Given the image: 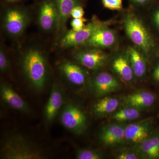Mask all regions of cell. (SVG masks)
I'll list each match as a JSON object with an SVG mask.
<instances>
[{
  "label": "cell",
  "mask_w": 159,
  "mask_h": 159,
  "mask_svg": "<svg viewBox=\"0 0 159 159\" xmlns=\"http://www.w3.org/2000/svg\"><path fill=\"white\" fill-rule=\"evenodd\" d=\"M113 70L126 82L133 79L134 73L127 54H120L115 58L112 64Z\"/></svg>",
  "instance_id": "cell-17"
},
{
  "label": "cell",
  "mask_w": 159,
  "mask_h": 159,
  "mask_svg": "<svg viewBox=\"0 0 159 159\" xmlns=\"http://www.w3.org/2000/svg\"><path fill=\"white\" fill-rule=\"evenodd\" d=\"M87 20L84 18H73L71 21L72 30L75 31H79L85 27L86 22Z\"/></svg>",
  "instance_id": "cell-26"
},
{
  "label": "cell",
  "mask_w": 159,
  "mask_h": 159,
  "mask_svg": "<svg viewBox=\"0 0 159 159\" xmlns=\"http://www.w3.org/2000/svg\"><path fill=\"white\" fill-rule=\"evenodd\" d=\"M140 50L134 47H129L126 54L133 70L134 75L142 78L145 75L147 70L146 62Z\"/></svg>",
  "instance_id": "cell-16"
},
{
  "label": "cell",
  "mask_w": 159,
  "mask_h": 159,
  "mask_svg": "<svg viewBox=\"0 0 159 159\" xmlns=\"http://www.w3.org/2000/svg\"><path fill=\"white\" fill-rule=\"evenodd\" d=\"M38 23L46 31L57 29L59 15L54 0H41L39 6Z\"/></svg>",
  "instance_id": "cell-7"
},
{
  "label": "cell",
  "mask_w": 159,
  "mask_h": 159,
  "mask_svg": "<svg viewBox=\"0 0 159 159\" xmlns=\"http://www.w3.org/2000/svg\"><path fill=\"white\" fill-rule=\"evenodd\" d=\"M140 116V111L138 108L129 107L116 112L113 116V119L119 122H125L135 120Z\"/></svg>",
  "instance_id": "cell-22"
},
{
  "label": "cell",
  "mask_w": 159,
  "mask_h": 159,
  "mask_svg": "<svg viewBox=\"0 0 159 159\" xmlns=\"http://www.w3.org/2000/svg\"><path fill=\"white\" fill-rule=\"evenodd\" d=\"M133 6L138 7H147L153 2L154 0H129Z\"/></svg>",
  "instance_id": "cell-28"
},
{
  "label": "cell",
  "mask_w": 159,
  "mask_h": 159,
  "mask_svg": "<svg viewBox=\"0 0 159 159\" xmlns=\"http://www.w3.org/2000/svg\"><path fill=\"white\" fill-rule=\"evenodd\" d=\"M155 100V96L152 93L142 91L128 95L125 98V102L129 107L137 108H145L152 106Z\"/></svg>",
  "instance_id": "cell-18"
},
{
  "label": "cell",
  "mask_w": 159,
  "mask_h": 159,
  "mask_svg": "<svg viewBox=\"0 0 159 159\" xmlns=\"http://www.w3.org/2000/svg\"><path fill=\"white\" fill-rule=\"evenodd\" d=\"M84 15V11L83 6L79 5L74 7L71 11L70 16L73 18H82Z\"/></svg>",
  "instance_id": "cell-27"
},
{
  "label": "cell",
  "mask_w": 159,
  "mask_h": 159,
  "mask_svg": "<svg viewBox=\"0 0 159 159\" xmlns=\"http://www.w3.org/2000/svg\"><path fill=\"white\" fill-rule=\"evenodd\" d=\"M104 8L111 10H121L123 6V0H101Z\"/></svg>",
  "instance_id": "cell-24"
},
{
  "label": "cell",
  "mask_w": 159,
  "mask_h": 159,
  "mask_svg": "<svg viewBox=\"0 0 159 159\" xmlns=\"http://www.w3.org/2000/svg\"><path fill=\"white\" fill-rule=\"evenodd\" d=\"M124 20L125 33L136 47L143 53L150 54L155 48L151 34L143 21L133 13H129Z\"/></svg>",
  "instance_id": "cell-3"
},
{
  "label": "cell",
  "mask_w": 159,
  "mask_h": 159,
  "mask_svg": "<svg viewBox=\"0 0 159 159\" xmlns=\"http://www.w3.org/2000/svg\"><path fill=\"white\" fill-rule=\"evenodd\" d=\"M143 153L150 159H159V134L148 137L141 143Z\"/></svg>",
  "instance_id": "cell-21"
},
{
  "label": "cell",
  "mask_w": 159,
  "mask_h": 159,
  "mask_svg": "<svg viewBox=\"0 0 159 159\" xmlns=\"http://www.w3.org/2000/svg\"><path fill=\"white\" fill-rule=\"evenodd\" d=\"M109 22L102 21L94 16L83 29L79 31L70 30L61 41V47L64 48L83 44L97 30L104 26H107Z\"/></svg>",
  "instance_id": "cell-6"
},
{
  "label": "cell",
  "mask_w": 159,
  "mask_h": 159,
  "mask_svg": "<svg viewBox=\"0 0 159 159\" xmlns=\"http://www.w3.org/2000/svg\"><path fill=\"white\" fill-rule=\"evenodd\" d=\"M152 76L155 81L159 83V63L154 68L153 70L152 71Z\"/></svg>",
  "instance_id": "cell-31"
},
{
  "label": "cell",
  "mask_w": 159,
  "mask_h": 159,
  "mask_svg": "<svg viewBox=\"0 0 159 159\" xmlns=\"http://www.w3.org/2000/svg\"><path fill=\"white\" fill-rule=\"evenodd\" d=\"M0 94L3 101L11 108L23 113L28 114L31 111L28 103L9 84L1 83Z\"/></svg>",
  "instance_id": "cell-11"
},
{
  "label": "cell",
  "mask_w": 159,
  "mask_h": 159,
  "mask_svg": "<svg viewBox=\"0 0 159 159\" xmlns=\"http://www.w3.org/2000/svg\"><path fill=\"white\" fill-rule=\"evenodd\" d=\"M22 67L26 78L37 92L43 90L48 77V67L44 55L38 49L32 48L25 53Z\"/></svg>",
  "instance_id": "cell-2"
},
{
  "label": "cell",
  "mask_w": 159,
  "mask_h": 159,
  "mask_svg": "<svg viewBox=\"0 0 159 159\" xmlns=\"http://www.w3.org/2000/svg\"><path fill=\"white\" fill-rule=\"evenodd\" d=\"M60 121L67 129L79 134L84 132L87 126L84 112L79 107L71 102L64 106L60 115Z\"/></svg>",
  "instance_id": "cell-5"
},
{
  "label": "cell",
  "mask_w": 159,
  "mask_h": 159,
  "mask_svg": "<svg viewBox=\"0 0 159 159\" xmlns=\"http://www.w3.org/2000/svg\"><path fill=\"white\" fill-rule=\"evenodd\" d=\"M117 159H136L138 157L132 152H125L119 154L117 156Z\"/></svg>",
  "instance_id": "cell-29"
},
{
  "label": "cell",
  "mask_w": 159,
  "mask_h": 159,
  "mask_svg": "<svg viewBox=\"0 0 159 159\" xmlns=\"http://www.w3.org/2000/svg\"><path fill=\"white\" fill-rule=\"evenodd\" d=\"M119 105V101L116 98L105 97L95 104L94 113L97 116L107 115L116 111Z\"/></svg>",
  "instance_id": "cell-20"
},
{
  "label": "cell",
  "mask_w": 159,
  "mask_h": 159,
  "mask_svg": "<svg viewBox=\"0 0 159 159\" xmlns=\"http://www.w3.org/2000/svg\"><path fill=\"white\" fill-rule=\"evenodd\" d=\"M63 102L62 90L59 85L54 84L44 110V116L47 123L51 124L54 121L61 109Z\"/></svg>",
  "instance_id": "cell-9"
},
{
  "label": "cell",
  "mask_w": 159,
  "mask_h": 159,
  "mask_svg": "<svg viewBox=\"0 0 159 159\" xmlns=\"http://www.w3.org/2000/svg\"><path fill=\"white\" fill-rule=\"evenodd\" d=\"M59 15V21L57 30H62L66 24L71 11L74 7L79 5L83 6L84 0H54Z\"/></svg>",
  "instance_id": "cell-19"
},
{
  "label": "cell",
  "mask_w": 159,
  "mask_h": 159,
  "mask_svg": "<svg viewBox=\"0 0 159 159\" xmlns=\"http://www.w3.org/2000/svg\"><path fill=\"white\" fill-rule=\"evenodd\" d=\"M93 84L95 94L99 97L106 96L120 87L118 80L107 72H101L97 74L94 77Z\"/></svg>",
  "instance_id": "cell-12"
},
{
  "label": "cell",
  "mask_w": 159,
  "mask_h": 159,
  "mask_svg": "<svg viewBox=\"0 0 159 159\" xmlns=\"http://www.w3.org/2000/svg\"><path fill=\"white\" fill-rule=\"evenodd\" d=\"M102 157L100 152L91 149H80L77 152L76 156L77 159H100Z\"/></svg>",
  "instance_id": "cell-23"
},
{
  "label": "cell",
  "mask_w": 159,
  "mask_h": 159,
  "mask_svg": "<svg viewBox=\"0 0 159 159\" xmlns=\"http://www.w3.org/2000/svg\"><path fill=\"white\" fill-rule=\"evenodd\" d=\"M152 14L153 22L159 30V7L155 10Z\"/></svg>",
  "instance_id": "cell-30"
},
{
  "label": "cell",
  "mask_w": 159,
  "mask_h": 159,
  "mask_svg": "<svg viewBox=\"0 0 159 159\" xmlns=\"http://www.w3.org/2000/svg\"><path fill=\"white\" fill-rule=\"evenodd\" d=\"M75 59L86 68L96 70L105 65L108 56L101 49L92 48L78 52L75 55Z\"/></svg>",
  "instance_id": "cell-8"
},
{
  "label": "cell",
  "mask_w": 159,
  "mask_h": 159,
  "mask_svg": "<svg viewBox=\"0 0 159 159\" xmlns=\"http://www.w3.org/2000/svg\"><path fill=\"white\" fill-rule=\"evenodd\" d=\"M117 40L116 34L114 30L107 26L97 30L85 43L86 45L95 48H107L116 44Z\"/></svg>",
  "instance_id": "cell-10"
},
{
  "label": "cell",
  "mask_w": 159,
  "mask_h": 159,
  "mask_svg": "<svg viewBox=\"0 0 159 159\" xmlns=\"http://www.w3.org/2000/svg\"><path fill=\"white\" fill-rule=\"evenodd\" d=\"M9 68V62L8 57L3 48L0 50V71L2 73H6Z\"/></svg>",
  "instance_id": "cell-25"
},
{
  "label": "cell",
  "mask_w": 159,
  "mask_h": 159,
  "mask_svg": "<svg viewBox=\"0 0 159 159\" xmlns=\"http://www.w3.org/2000/svg\"><path fill=\"white\" fill-rule=\"evenodd\" d=\"M150 125L148 122L132 123L125 128V139L135 143H141L148 138Z\"/></svg>",
  "instance_id": "cell-15"
},
{
  "label": "cell",
  "mask_w": 159,
  "mask_h": 159,
  "mask_svg": "<svg viewBox=\"0 0 159 159\" xmlns=\"http://www.w3.org/2000/svg\"><path fill=\"white\" fill-rule=\"evenodd\" d=\"M46 157L42 148L20 134L6 137L1 147V159H42Z\"/></svg>",
  "instance_id": "cell-1"
},
{
  "label": "cell",
  "mask_w": 159,
  "mask_h": 159,
  "mask_svg": "<svg viewBox=\"0 0 159 159\" xmlns=\"http://www.w3.org/2000/svg\"><path fill=\"white\" fill-rule=\"evenodd\" d=\"M2 1L6 4L14 5V4H16V3L20 2L21 1H23V0H2Z\"/></svg>",
  "instance_id": "cell-32"
},
{
  "label": "cell",
  "mask_w": 159,
  "mask_h": 159,
  "mask_svg": "<svg viewBox=\"0 0 159 159\" xmlns=\"http://www.w3.org/2000/svg\"><path fill=\"white\" fill-rule=\"evenodd\" d=\"M99 138L101 142L106 145L122 143L125 139V128L118 124L106 125L102 128Z\"/></svg>",
  "instance_id": "cell-14"
},
{
  "label": "cell",
  "mask_w": 159,
  "mask_h": 159,
  "mask_svg": "<svg viewBox=\"0 0 159 159\" xmlns=\"http://www.w3.org/2000/svg\"><path fill=\"white\" fill-rule=\"evenodd\" d=\"M30 21L28 11L18 6H8L6 7L3 18L4 30L10 36L17 37L25 31Z\"/></svg>",
  "instance_id": "cell-4"
},
{
  "label": "cell",
  "mask_w": 159,
  "mask_h": 159,
  "mask_svg": "<svg viewBox=\"0 0 159 159\" xmlns=\"http://www.w3.org/2000/svg\"><path fill=\"white\" fill-rule=\"evenodd\" d=\"M59 69L66 79L74 85H83L86 81V72L81 67L74 63L63 61L60 64Z\"/></svg>",
  "instance_id": "cell-13"
}]
</instances>
